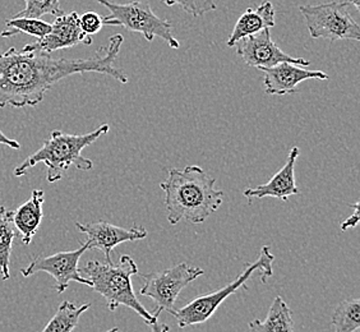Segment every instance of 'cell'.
I'll list each match as a JSON object with an SVG mask.
<instances>
[{"label":"cell","instance_id":"obj_1","mask_svg":"<svg viewBox=\"0 0 360 332\" xmlns=\"http://www.w3.org/2000/svg\"><path fill=\"white\" fill-rule=\"evenodd\" d=\"M124 37L111 36L109 45L86 59L54 58L49 53L11 48L0 51V108H25L40 104L56 83L73 75L95 72L120 83H128L125 72L114 67Z\"/></svg>","mask_w":360,"mask_h":332},{"label":"cell","instance_id":"obj_2","mask_svg":"<svg viewBox=\"0 0 360 332\" xmlns=\"http://www.w3.org/2000/svg\"><path fill=\"white\" fill-rule=\"evenodd\" d=\"M216 178L201 166L170 169L160 188L165 193L167 222L176 225L186 222L200 225L221 208L224 192L216 189Z\"/></svg>","mask_w":360,"mask_h":332},{"label":"cell","instance_id":"obj_3","mask_svg":"<svg viewBox=\"0 0 360 332\" xmlns=\"http://www.w3.org/2000/svg\"><path fill=\"white\" fill-rule=\"evenodd\" d=\"M79 272L91 281V288L103 295L108 308L115 311L120 305L136 312L153 332H169L165 324H160L153 313L146 309L133 291L132 277L139 275V266L129 255H123L117 264L114 263L89 261Z\"/></svg>","mask_w":360,"mask_h":332},{"label":"cell","instance_id":"obj_4","mask_svg":"<svg viewBox=\"0 0 360 332\" xmlns=\"http://www.w3.org/2000/svg\"><path fill=\"white\" fill-rule=\"evenodd\" d=\"M110 125H100L95 131L84 134H70L62 131H53L48 139L44 141L41 147L31 153L14 169V177H22L28 170L39 164L46 166V180L49 183H56L62 179L70 166L78 170L89 172L94 167L92 160L82 156L86 147L95 143L101 136L106 134Z\"/></svg>","mask_w":360,"mask_h":332},{"label":"cell","instance_id":"obj_5","mask_svg":"<svg viewBox=\"0 0 360 332\" xmlns=\"http://www.w3.org/2000/svg\"><path fill=\"white\" fill-rule=\"evenodd\" d=\"M274 261H275V256L271 253L270 247L264 245L261 249L259 257L255 262L247 263L245 269L239 276L236 277V280L229 283L222 289L195 298L187 305L181 307L179 309H175L172 313V316L175 317L180 328H186L189 326L202 325V324L207 322L208 319L215 314L217 308L230 295L236 294V291L245 285V283H248V280L252 279V275L256 271L261 272L264 283L269 277L272 276Z\"/></svg>","mask_w":360,"mask_h":332},{"label":"cell","instance_id":"obj_6","mask_svg":"<svg viewBox=\"0 0 360 332\" xmlns=\"http://www.w3.org/2000/svg\"><path fill=\"white\" fill-rule=\"evenodd\" d=\"M108 8L109 15L103 17L104 26H122L131 32L142 34L147 42H153L155 37L167 42L172 49H179L180 44L173 35V26L167 20L160 18L153 13L151 7L143 1H131L125 4L114 3L111 0H95Z\"/></svg>","mask_w":360,"mask_h":332},{"label":"cell","instance_id":"obj_7","mask_svg":"<svg viewBox=\"0 0 360 332\" xmlns=\"http://www.w3.org/2000/svg\"><path fill=\"white\" fill-rule=\"evenodd\" d=\"M299 12L312 39L330 42L360 40V26L349 12L345 1H331L317 6H300Z\"/></svg>","mask_w":360,"mask_h":332},{"label":"cell","instance_id":"obj_8","mask_svg":"<svg viewBox=\"0 0 360 332\" xmlns=\"http://www.w3.org/2000/svg\"><path fill=\"white\" fill-rule=\"evenodd\" d=\"M205 274L200 267H192L187 263H179L167 270L155 271L142 275L143 286L141 288V295L150 298L155 303L156 309L153 314L159 319L161 312L167 311L172 314L175 308V302L180 293L193 283L195 279Z\"/></svg>","mask_w":360,"mask_h":332},{"label":"cell","instance_id":"obj_9","mask_svg":"<svg viewBox=\"0 0 360 332\" xmlns=\"http://www.w3.org/2000/svg\"><path fill=\"white\" fill-rule=\"evenodd\" d=\"M89 249L87 244L84 243L81 247L75 250L59 252L53 256L36 257L28 263L25 269H21L22 276H34L39 272H46L56 280V293L63 294L68 289L72 281L90 286L91 281L79 272V260L84 256V252Z\"/></svg>","mask_w":360,"mask_h":332},{"label":"cell","instance_id":"obj_10","mask_svg":"<svg viewBox=\"0 0 360 332\" xmlns=\"http://www.w3.org/2000/svg\"><path fill=\"white\" fill-rule=\"evenodd\" d=\"M236 46V53L242 58L243 62L258 70L271 68L280 63H292L300 67H308L311 64L309 60L303 58L288 56L278 48L271 37L270 28L244 37Z\"/></svg>","mask_w":360,"mask_h":332},{"label":"cell","instance_id":"obj_11","mask_svg":"<svg viewBox=\"0 0 360 332\" xmlns=\"http://www.w3.org/2000/svg\"><path fill=\"white\" fill-rule=\"evenodd\" d=\"M76 228L87 236L86 244L89 249H98L105 255L106 262L111 261V252L119 244L125 242H136L145 239L148 231L142 226L133 225L132 228H123L110 222H96L81 224L76 222Z\"/></svg>","mask_w":360,"mask_h":332},{"label":"cell","instance_id":"obj_12","mask_svg":"<svg viewBox=\"0 0 360 332\" xmlns=\"http://www.w3.org/2000/svg\"><path fill=\"white\" fill-rule=\"evenodd\" d=\"M92 37L86 35L79 26V15L77 12L56 15L51 23L49 34L40 40L28 44L25 49L37 50L44 53H53L63 49L73 48L77 45H91Z\"/></svg>","mask_w":360,"mask_h":332},{"label":"cell","instance_id":"obj_13","mask_svg":"<svg viewBox=\"0 0 360 332\" xmlns=\"http://www.w3.org/2000/svg\"><path fill=\"white\" fill-rule=\"evenodd\" d=\"M264 72V86L267 95H289L297 91L302 82L308 79L327 81L330 76L322 70H307L292 63H280L275 67L261 70Z\"/></svg>","mask_w":360,"mask_h":332},{"label":"cell","instance_id":"obj_14","mask_svg":"<svg viewBox=\"0 0 360 332\" xmlns=\"http://www.w3.org/2000/svg\"><path fill=\"white\" fill-rule=\"evenodd\" d=\"M299 155L300 148L294 146L289 153L285 165L267 183L259 184L258 187L247 188L243 194L250 200V203L252 198L261 200L264 197H274L286 201L291 196L300 194L295 181V164Z\"/></svg>","mask_w":360,"mask_h":332},{"label":"cell","instance_id":"obj_15","mask_svg":"<svg viewBox=\"0 0 360 332\" xmlns=\"http://www.w3.org/2000/svg\"><path fill=\"white\" fill-rule=\"evenodd\" d=\"M275 17H276V12L270 0H264L257 9L248 8L236 21L233 32L226 42L228 46L233 48L247 36L258 34L266 28L275 27L276 25Z\"/></svg>","mask_w":360,"mask_h":332},{"label":"cell","instance_id":"obj_16","mask_svg":"<svg viewBox=\"0 0 360 332\" xmlns=\"http://www.w3.org/2000/svg\"><path fill=\"white\" fill-rule=\"evenodd\" d=\"M45 202V192L35 189L31 198L13 211V224L17 231L22 236V243L30 245L44 217L42 206Z\"/></svg>","mask_w":360,"mask_h":332},{"label":"cell","instance_id":"obj_17","mask_svg":"<svg viewBox=\"0 0 360 332\" xmlns=\"http://www.w3.org/2000/svg\"><path fill=\"white\" fill-rule=\"evenodd\" d=\"M250 332H294L290 307L285 303L283 298L277 295L271 303L264 321H250Z\"/></svg>","mask_w":360,"mask_h":332},{"label":"cell","instance_id":"obj_18","mask_svg":"<svg viewBox=\"0 0 360 332\" xmlns=\"http://www.w3.org/2000/svg\"><path fill=\"white\" fill-rule=\"evenodd\" d=\"M15 236L17 229L13 224V212H9L4 206H0V275L4 281L11 277L9 264Z\"/></svg>","mask_w":360,"mask_h":332},{"label":"cell","instance_id":"obj_19","mask_svg":"<svg viewBox=\"0 0 360 332\" xmlns=\"http://www.w3.org/2000/svg\"><path fill=\"white\" fill-rule=\"evenodd\" d=\"M91 303L77 305L70 300H64L58 307V311L50 319L48 325L41 332H73L76 328L81 316L90 309Z\"/></svg>","mask_w":360,"mask_h":332},{"label":"cell","instance_id":"obj_20","mask_svg":"<svg viewBox=\"0 0 360 332\" xmlns=\"http://www.w3.org/2000/svg\"><path fill=\"white\" fill-rule=\"evenodd\" d=\"M335 332H356L360 327L359 298L344 299L333 312Z\"/></svg>","mask_w":360,"mask_h":332},{"label":"cell","instance_id":"obj_21","mask_svg":"<svg viewBox=\"0 0 360 332\" xmlns=\"http://www.w3.org/2000/svg\"><path fill=\"white\" fill-rule=\"evenodd\" d=\"M51 25L48 22L42 21L41 18H30V17H17L6 21V27L0 32L1 37H12L18 34L36 37L37 40L42 39L49 34Z\"/></svg>","mask_w":360,"mask_h":332},{"label":"cell","instance_id":"obj_22","mask_svg":"<svg viewBox=\"0 0 360 332\" xmlns=\"http://www.w3.org/2000/svg\"><path fill=\"white\" fill-rule=\"evenodd\" d=\"M26 7L15 14L17 17L41 18L42 15H59L62 14L60 0H25Z\"/></svg>","mask_w":360,"mask_h":332},{"label":"cell","instance_id":"obj_23","mask_svg":"<svg viewBox=\"0 0 360 332\" xmlns=\"http://www.w3.org/2000/svg\"><path fill=\"white\" fill-rule=\"evenodd\" d=\"M167 7H178L193 17H201L203 14L217 9L215 0H162Z\"/></svg>","mask_w":360,"mask_h":332},{"label":"cell","instance_id":"obj_24","mask_svg":"<svg viewBox=\"0 0 360 332\" xmlns=\"http://www.w3.org/2000/svg\"><path fill=\"white\" fill-rule=\"evenodd\" d=\"M79 26L86 35L92 36L98 34L104 27V20L100 14L87 12L79 17Z\"/></svg>","mask_w":360,"mask_h":332},{"label":"cell","instance_id":"obj_25","mask_svg":"<svg viewBox=\"0 0 360 332\" xmlns=\"http://www.w3.org/2000/svg\"><path fill=\"white\" fill-rule=\"evenodd\" d=\"M350 208H354L353 215H350L349 217H347L345 222L341 224V230L342 231H345L347 229H354L358 226V224H359V202H355V203H352V205H349Z\"/></svg>","mask_w":360,"mask_h":332},{"label":"cell","instance_id":"obj_26","mask_svg":"<svg viewBox=\"0 0 360 332\" xmlns=\"http://www.w3.org/2000/svg\"><path fill=\"white\" fill-rule=\"evenodd\" d=\"M0 145L7 146V147L13 148V150H20V148H21V145H20L18 141L9 139V137H7L1 131H0Z\"/></svg>","mask_w":360,"mask_h":332},{"label":"cell","instance_id":"obj_27","mask_svg":"<svg viewBox=\"0 0 360 332\" xmlns=\"http://www.w3.org/2000/svg\"><path fill=\"white\" fill-rule=\"evenodd\" d=\"M345 3H347V4H353L355 9H358V11H359V0H345Z\"/></svg>","mask_w":360,"mask_h":332},{"label":"cell","instance_id":"obj_28","mask_svg":"<svg viewBox=\"0 0 360 332\" xmlns=\"http://www.w3.org/2000/svg\"><path fill=\"white\" fill-rule=\"evenodd\" d=\"M118 331H119L118 327H112V328H110V330H109V331H106V332H118Z\"/></svg>","mask_w":360,"mask_h":332}]
</instances>
